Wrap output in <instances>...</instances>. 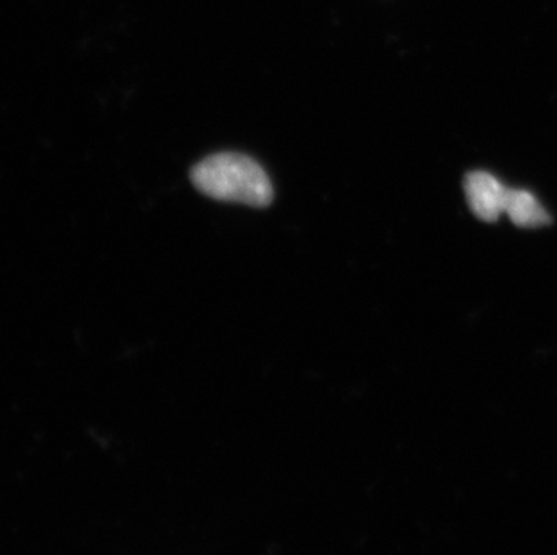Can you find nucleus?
I'll use <instances>...</instances> for the list:
<instances>
[{"label":"nucleus","instance_id":"obj_1","mask_svg":"<svg viewBox=\"0 0 557 555\" xmlns=\"http://www.w3.org/2000/svg\"><path fill=\"white\" fill-rule=\"evenodd\" d=\"M191 181L200 194L211 199L252 208L269 206L274 197L265 170L243 153L222 152L206 158L194 168Z\"/></svg>","mask_w":557,"mask_h":555},{"label":"nucleus","instance_id":"obj_2","mask_svg":"<svg viewBox=\"0 0 557 555\" xmlns=\"http://www.w3.org/2000/svg\"><path fill=\"white\" fill-rule=\"evenodd\" d=\"M469 208L480 221L495 222L504 213L507 188L487 172L469 173L466 177Z\"/></svg>","mask_w":557,"mask_h":555},{"label":"nucleus","instance_id":"obj_3","mask_svg":"<svg viewBox=\"0 0 557 555\" xmlns=\"http://www.w3.org/2000/svg\"><path fill=\"white\" fill-rule=\"evenodd\" d=\"M504 213L520 227H542L550 224V215L542 202L525 189L507 188L505 194Z\"/></svg>","mask_w":557,"mask_h":555}]
</instances>
